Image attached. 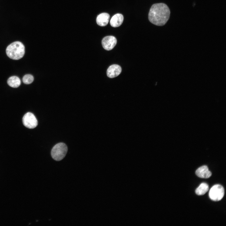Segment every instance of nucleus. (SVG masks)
<instances>
[{
    "label": "nucleus",
    "mask_w": 226,
    "mask_h": 226,
    "mask_svg": "<svg viewBox=\"0 0 226 226\" xmlns=\"http://www.w3.org/2000/svg\"><path fill=\"white\" fill-rule=\"evenodd\" d=\"M7 56L10 58L17 60L22 58L25 53V47L20 42L16 41L8 45L6 49Z\"/></svg>",
    "instance_id": "2"
},
{
    "label": "nucleus",
    "mask_w": 226,
    "mask_h": 226,
    "mask_svg": "<svg viewBox=\"0 0 226 226\" xmlns=\"http://www.w3.org/2000/svg\"><path fill=\"white\" fill-rule=\"evenodd\" d=\"M8 84L13 88H17L21 84V81L19 78L16 76L10 77L7 80Z\"/></svg>",
    "instance_id": "11"
},
{
    "label": "nucleus",
    "mask_w": 226,
    "mask_h": 226,
    "mask_svg": "<svg viewBox=\"0 0 226 226\" xmlns=\"http://www.w3.org/2000/svg\"><path fill=\"white\" fill-rule=\"evenodd\" d=\"M110 18V15L106 13H101L98 15L96 21L97 24L101 26H104L108 24Z\"/></svg>",
    "instance_id": "9"
},
{
    "label": "nucleus",
    "mask_w": 226,
    "mask_h": 226,
    "mask_svg": "<svg viewBox=\"0 0 226 226\" xmlns=\"http://www.w3.org/2000/svg\"><path fill=\"white\" fill-rule=\"evenodd\" d=\"M224 191L223 187L219 184L215 185L210 189L209 196L210 199L214 201L221 200L224 196Z\"/></svg>",
    "instance_id": "4"
},
{
    "label": "nucleus",
    "mask_w": 226,
    "mask_h": 226,
    "mask_svg": "<svg viewBox=\"0 0 226 226\" xmlns=\"http://www.w3.org/2000/svg\"><path fill=\"white\" fill-rule=\"evenodd\" d=\"M117 43L116 38L113 36H108L104 37L102 40L103 47L106 50H112Z\"/></svg>",
    "instance_id": "6"
},
{
    "label": "nucleus",
    "mask_w": 226,
    "mask_h": 226,
    "mask_svg": "<svg viewBox=\"0 0 226 226\" xmlns=\"http://www.w3.org/2000/svg\"><path fill=\"white\" fill-rule=\"evenodd\" d=\"M33 76L31 75L28 74L25 75L23 78V83L26 84H29L31 83L34 80Z\"/></svg>",
    "instance_id": "13"
},
{
    "label": "nucleus",
    "mask_w": 226,
    "mask_h": 226,
    "mask_svg": "<svg viewBox=\"0 0 226 226\" xmlns=\"http://www.w3.org/2000/svg\"><path fill=\"white\" fill-rule=\"evenodd\" d=\"M121 68L119 65L113 64L110 66L107 70V75L110 78H114L117 76L121 73Z\"/></svg>",
    "instance_id": "7"
},
{
    "label": "nucleus",
    "mask_w": 226,
    "mask_h": 226,
    "mask_svg": "<svg viewBox=\"0 0 226 226\" xmlns=\"http://www.w3.org/2000/svg\"><path fill=\"white\" fill-rule=\"evenodd\" d=\"M123 19V16L122 14L117 13L111 18L110 22V25L114 27H118L121 24Z\"/></svg>",
    "instance_id": "10"
},
{
    "label": "nucleus",
    "mask_w": 226,
    "mask_h": 226,
    "mask_svg": "<svg viewBox=\"0 0 226 226\" xmlns=\"http://www.w3.org/2000/svg\"><path fill=\"white\" fill-rule=\"evenodd\" d=\"M170 11L168 7L164 3L153 4L148 13V19L152 24L157 26L164 25L169 19Z\"/></svg>",
    "instance_id": "1"
},
{
    "label": "nucleus",
    "mask_w": 226,
    "mask_h": 226,
    "mask_svg": "<svg viewBox=\"0 0 226 226\" xmlns=\"http://www.w3.org/2000/svg\"><path fill=\"white\" fill-rule=\"evenodd\" d=\"M23 125L29 129H33L37 126L38 121L35 115L32 113H26L22 118Z\"/></svg>",
    "instance_id": "5"
},
{
    "label": "nucleus",
    "mask_w": 226,
    "mask_h": 226,
    "mask_svg": "<svg viewBox=\"0 0 226 226\" xmlns=\"http://www.w3.org/2000/svg\"><path fill=\"white\" fill-rule=\"evenodd\" d=\"M196 174L198 177L202 178H208L211 177L212 173L209 170L207 166L204 165L198 168Z\"/></svg>",
    "instance_id": "8"
},
{
    "label": "nucleus",
    "mask_w": 226,
    "mask_h": 226,
    "mask_svg": "<svg viewBox=\"0 0 226 226\" xmlns=\"http://www.w3.org/2000/svg\"><path fill=\"white\" fill-rule=\"evenodd\" d=\"M67 151V148L64 143H60L56 144L52 148L51 155L55 160L59 161L62 160L66 156Z\"/></svg>",
    "instance_id": "3"
},
{
    "label": "nucleus",
    "mask_w": 226,
    "mask_h": 226,
    "mask_svg": "<svg viewBox=\"0 0 226 226\" xmlns=\"http://www.w3.org/2000/svg\"><path fill=\"white\" fill-rule=\"evenodd\" d=\"M208 189V185L206 183H202L196 189L195 193L198 195H202L205 194Z\"/></svg>",
    "instance_id": "12"
}]
</instances>
